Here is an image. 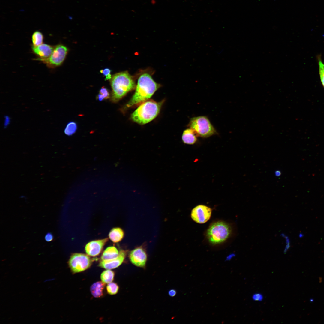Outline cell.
I'll list each match as a JSON object with an SVG mask.
<instances>
[{
	"mask_svg": "<svg viewBox=\"0 0 324 324\" xmlns=\"http://www.w3.org/2000/svg\"><path fill=\"white\" fill-rule=\"evenodd\" d=\"M252 298L254 301L261 302L263 299V296L261 293H257L254 294L252 295Z\"/></svg>",
	"mask_w": 324,
	"mask_h": 324,
	"instance_id": "obj_24",
	"label": "cell"
},
{
	"mask_svg": "<svg viewBox=\"0 0 324 324\" xmlns=\"http://www.w3.org/2000/svg\"><path fill=\"white\" fill-rule=\"evenodd\" d=\"M124 236L123 230L120 228H113L110 232L109 237L110 240L114 243H117L121 241Z\"/></svg>",
	"mask_w": 324,
	"mask_h": 324,
	"instance_id": "obj_16",
	"label": "cell"
},
{
	"mask_svg": "<svg viewBox=\"0 0 324 324\" xmlns=\"http://www.w3.org/2000/svg\"><path fill=\"white\" fill-rule=\"evenodd\" d=\"M197 136L206 138L216 134V131L207 117L200 116L190 118L188 124Z\"/></svg>",
	"mask_w": 324,
	"mask_h": 324,
	"instance_id": "obj_4",
	"label": "cell"
},
{
	"mask_svg": "<svg viewBox=\"0 0 324 324\" xmlns=\"http://www.w3.org/2000/svg\"><path fill=\"white\" fill-rule=\"evenodd\" d=\"M100 72L105 77V80H110L112 77L111 70L108 68H106L100 70Z\"/></svg>",
	"mask_w": 324,
	"mask_h": 324,
	"instance_id": "obj_22",
	"label": "cell"
},
{
	"mask_svg": "<svg viewBox=\"0 0 324 324\" xmlns=\"http://www.w3.org/2000/svg\"><path fill=\"white\" fill-rule=\"evenodd\" d=\"M68 52L66 46L59 44L54 47L50 57L43 61L50 67L55 68L61 65L66 58Z\"/></svg>",
	"mask_w": 324,
	"mask_h": 324,
	"instance_id": "obj_7",
	"label": "cell"
},
{
	"mask_svg": "<svg viewBox=\"0 0 324 324\" xmlns=\"http://www.w3.org/2000/svg\"><path fill=\"white\" fill-rule=\"evenodd\" d=\"M110 80L112 90L111 100L113 102L118 101L136 86L133 77L127 71L114 74Z\"/></svg>",
	"mask_w": 324,
	"mask_h": 324,
	"instance_id": "obj_2",
	"label": "cell"
},
{
	"mask_svg": "<svg viewBox=\"0 0 324 324\" xmlns=\"http://www.w3.org/2000/svg\"><path fill=\"white\" fill-rule=\"evenodd\" d=\"M54 47L49 44H43L38 46L32 47V51L38 57V59L43 62L51 56Z\"/></svg>",
	"mask_w": 324,
	"mask_h": 324,
	"instance_id": "obj_11",
	"label": "cell"
},
{
	"mask_svg": "<svg viewBox=\"0 0 324 324\" xmlns=\"http://www.w3.org/2000/svg\"><path fill=\"white\" fill-rule=\"evenodd\" d=\"M93 259L85 254L75 253L70 256L68 265L73 273H79L88 268L93 261Z\"/></svg>",
	"mask_w": 324,
	"mask_h": 324,
	"instance_id": "obj_6",
	"label": "cell"
},
{
	"mask_svg": "<svg viewBox=\"0 0 324 324\" xmlns=\"http://www.w3.org/2000/svg\"><path fill=\"white\" fill-rule=\"evenodd\" d=\"M105 284L98 281L93 284L91 287L90 291L92 295L95 298H99L104 295Z\"/></svg>",
	"mask_w": 324,
	"mask_h": 324,
	"instance_id": "obj_15",
	"label": "cell"
},
{
	"mask_svg": "<svg viewBox=\"0 0 324 324\" xmlns=\"http://www.w3.org/2000/svg\"><path fill=\"white\" fill-rule=\"evenodd\" d=\"M5 118L4 125L5 126H6L9 123V118L8 116L6 117Z\"/></svg>",
	"mask_w": 324,
	"mask_h": 324,
	"instance_id": "obj_28",
	"label": "cell"
},
{
	"mask_svg": "<svg viewBox=\"0 0 324 324\" xmlns=\"http://www.w3.org/2000/svg\"><path fill=\"white\" fill-rule=\"evenodd\" d=\"M97 98L98 99L99 101H102L104 100L105 99V98L103 95L99 93L97 96Z\"/></svg>",
	"mask_w": 324,
	"mask_h": 324,
	"instance_id": "obj_27",
	"label": "cell"
},
{
	"mask_svg": "<svg viewBox=\"0 0 324 324\" xmlns=\"http://www.w3.org/2000/svg\"><path fill=\"white\" fill-rule=\"evenodd\" d=\"M108 241L107 238L91 241L86 244L85 251L89 256L95 257L99 255Z\"/></svg>",
	"mask_w": 324,
	"mask_h": 324,
	"instance_id": "obj_10",
	"label": "cell"
},
{
	"mask_svg": "<svg viewBox=\"0 0 324 324\" xmlns=\"http://www.w3.org/2000/svg\"><path fill=\"white\" fill-rule=\"evenodd\" d=\"M129 258L131 262L136 266L142 268L145 267L147 255L142 247H139L131 250L129 254Z\"/></svg>",
	"mask_w": 324,
	"mask_h": 324,
	"instance_id": "obj_9",
	"label": "cell"
},
{
	"mask_svg": "<svg viewBox=\"0 0 324 324\" xmlns=\"http://www.w3.org/2000/svg\"><path fill=\"white\" fill-rule=\"evenodd\" d=\"M126 255V252L123 250L119 252L118 257L114 259L106 261H101L99 264V266L106 269L116 268L119 266L124 261Z\"/></svg>",
	"mask_w": 324,
	"mask_h": 324,
	"instance_id": "obj_12",
	"label": "cell"
},
{
	"mask_svg": "<svg viewBox=\"0 0 324 324\" xmlns=\"http://www.w3.org/2000/svg\"><path fill=\"white\" fill-rule=\"evenodd\" d=\"M212 209L209 207L204 205H199L192 210L191 216L192 219L199 224H204L210 219Z\"/></svg>",
	"mask_w": 324,
	"mask_h": 324,
	"instance_id": "obj_8",
	"label": "cell"
},
{
	"mask_svg": "<svg viewBox=\"0 0 324 324\" xmlns=\"http://www.w3.org/2000/svg\"><path fill=\"white\" fill-rule=\"evenodd\" d=\"M115 273L113 271L107 269L103 272L100 275V279L102 282L105 284H109L112 282L113 280Z\"/></svg>",
	"mask_w": 324,
	"mask_h": 324,
	"instance_id": "obj_17",
	"label": "cell"
},
{
	"mask_svg": "<svg viewBox=\"0 0 324 324\" xmlns=\"http://www.w3.org/2000/svg\"><path fill=\"white\" fill-rule=\"evenodd\" d=\"M99 93L102 94L105 99H109L110 97V95L108 89L104 86L102 87L99 91Z\"/></svg>",
	"mask_w": 324,
	"mask_h": 324,
	"instance_id": "obj_23",
	"label": "cell"
},
{
	"mask_svg": "<svg viewBox=\"0 0 324 324\" xmlns=\"http://www.w3.org/2000/svg\"><path fill=\"white\" fill-rule=\"evenodd\" d=\"M32 38L33 46H37L43 44L44 35L39 31H34L32 35Z\"/></svg>",
	"mask_w": 324,
	"mask_h": 324,
	"instance_id": "obj_18",
	"label": "cell"
},
{
	"mask_svg": "<svg viewBox=\"0 0 324 324\" xmlns=\"http://www.w3.org/2000/svg\"><path fill=\"white\" fill-rule=\"evenodd\" d=\"M320 78L322 85L324 88V63L322 62L321 55L317 56Z\"/></svg>",
	"mask_w": 324,
	"mask_h": 324,
	"instance_id": "obj_19",
	"label": "cell"
},
{
	"mask_svg": "<svg viewBox=\"0 0 324 324\" xmlns=\"http://www.w3.org/2000/svg\"><path fill=\"white\" fill-rule=\"evenodd\" d=\"M197 136L194 131L190 128L185 130L183 132L182 139L183 142L186 144L192 145L197 141Z\"/></svg>",
	"mask_w": 324,
	"mask_h": 324,
	"instance_id": "obj_13",
	"label": "cell"
},
{
	"mask_svg": "<svg viewBox=\"0 0 324 324\" xmlns=\"http://www.w3.org/2000/svg\"><path fill=\"white\" fill-rule=\"evenodd\" d=\"M77 129L76 123L75 122H71L67 124L64 130V133L68 136H71L76 132Z\"/></svg>",
	"mask_w": 324,
	"mask_h": 324,
	"instance_id": "obj_20",
	"label": "cell"
},
{
	"mask_svg": "<svg viewBox=\"0 0 324 324\" xmlns=\"http://www.w3.org/2000/svg\"><path fill=\"white\" fill-rule=\"evenodd\" d=\"M119 289L118 285L116 283L111 282L108 284L106 287L107 293L110 295H115L118 292Z\"/></svg>",
	"mask_w": 324,
	"mask_h": 324,
	"instance_id": "obj_21",
	"label": "cell"
},
{
	"mask_svg": "<svg viewBox=\"0 0 324 324\" xmlns=\"http://www.w3.org/2000/svg\"><path fill=\"white\" fill-rule=\"evenodd\" d=\"M119 254V252L116 247H108L103 252L101 256V260L106 261L114 259L118 257Z\"/></svg>",
	"mask_w": 324,
	"mask_h": 324,
	"instance_id": "obj_14",
	"label": "cell"
},
{
	"mask_svg": "<svg viewBox=\"0 0 324 324\" xmlns=\"http://www.w3.org/2000/svg\"><path fill=\"white\" fill-rule=\"evenodd\" d=\"M45 238L47 242H50L53 240V237L51 233H48L46 235Z\"/></svg>",
	"mask_w": 324,
	"mask_h": 324,
	"instance_id": "obj_25",
	"label": "cell"
},
{
	"mask_svg": "<svg viewBox=\"0 0 324 324\" xmlns=\"http://www.w3.org/2000/svg\"><path fill=\"white\" fill-rule=\"evenodd\" d=\"M160 86L150 74L147 73L142 74L138 79L135 92L126 104L125 108L139 106L148 100Z\"/></svg>",
	"mask_w": 324,
	"mask_h": 324,
	"instance_id": "obj_1",
	"label": "cell"
},
{
	"mask_svg": "<svg viewBox=\"0 0 324 324\" xmlns=\"http://www.w3.org/2000/svg\"><path fill=\"white\" fill-rule=\"evenodd\" d=\"M231 232L230 226L223 221H218L212 224L207 230V235L210 243L217 244L226 240Z\"/></svg>",
	"mask_w": 324,
	"mask_h": 324,
	"instance_id": "obj_5",
	"label": "cell"
},
{
	"mask_svg": "<svg viewBox=\"0 0 324 324\" xmlns=\"http://www.w3.org/2000/svg\"><path fill=\"white\" fill-rule=\"evenodd\" d=\"M275 173L276 175L278 176H279L280 175V172L279 171H276Z\"/></svg>",
	"mask_w": 324,
	"mask_h": 324,
	"instance_id": "obj_29",
	"label": "cell"
},
{
	"mask_svg": "<svg viewBox=\"0 0 324 324\" xmlns=\"http://www.w3.org/2000/svg\"><path fill=\"white\" fill-rule=\"evenodd\" d=\"M164 102L162 100L156 102L152 100H148L143 102L132 114L131 119L140 124L150 122L158 115Z\"/></svg>",
	"mask_w": 324,
	"mask_h": 324,
	"instance_id": "obj_3",
	"label": "cell"
},
{
	"mask_svg": "<svg viewBox=\"0 0 324 324\" xmlns=\"http://www.w3.org/2000/svg\"><path fill=\"white\" fill-rule=\"evenodd\" d=\"M176 290L172 289L170 290L168 292L169 295L171 297H174L176 294Z\"/></svg>",
	"mask_w": 324,
	"mask_h": 324,
	"instance_id": "obj_26",
	"label": "cell"
}]
</instances>
